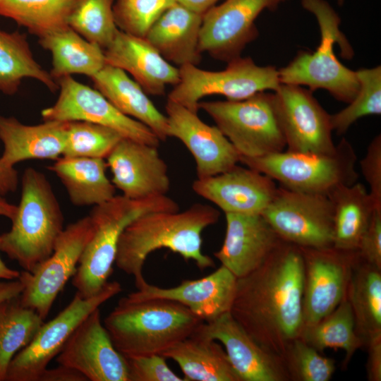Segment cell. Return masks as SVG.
Wrapping results in <instances>:
<instances>
[{"label": "cell", "instance_id": "obj_1", "mask_svg": "<svg viewBox=\"0 0 381 381\" xmlns=\"http://www.w3.org/2000/svg\"><path fill=\"white\" fill-rule=\"evenodd\" d=\"M301 249L282 241L266 260L237 278L230 314L262 348L283 358L303 328Z\"/></svg>", "mask_w": 381, "mask_h": 381}, {"label": "cell", "instance_id": "obj_2", "mask_svg": "<svg viewBox=\"0 0 381 381\" xmlns=\"http://www.w3.org/2000/svg\"><path fill=\"white\" fill-rule=\"evenodd\" d=\"M219 211L209 205L195 203L183 211H157L142 214L122 232L114 264L132 275L136 287L146 280L143 267L153 251L167 248L193 260L201 270L214 267L213 259L202 250V233L216 224Z\"/></svg>", "mask_w": 381, "mask_h": 381}, {"label": "cell", "instance_id": "obj_3", "mask_svg": "<svg viewBox=\"0 0 381 381\" xmlns=\"http://www.w3.org/2000/svg\"><path fill=\"white\" fill-rule=\"evenodd\" d=\"M203 322L171 300L133 301L124 296L103 324L116 349L125 357H135L162 355Z\"/></svg>", "mask_w": 381, "mask_h": 381}, {"label": "cell", "instance_id": "obj_4", "mask_svg": "<svg viewBox=\"0 0 381 381\" xmlns=\"http://www.w3.org/2000/svg\"><path fill=\"white\" fill-rule=\"evenodd\" d=\"M21 197L11 229L1 235V251L32 272L53 252L64 217L49 181L33 167L25 169Z\"/></svg>", "mask_w": 381, "mask_h": 381}, {"label": "cell", "instance_id": "obj_5", "mask_svg": "<svg viewBox=\"0 0 381 381\" xmlns=\"http://www.w3.org/2000/svg\"><path fill=\"white\" fill-rule=\"evenodd\" d=\"M304 9L313 13L320 30V43L315 52L301 50L284 67L278 70L281 84L305 85L311 92L327 90L334 99L349 104L358 92L356 71L343 65L335 56L334 44L341 55L351 59L353 50L339 29L341 19L325 0H301Z\"/></svg>", "mask_w": 381, "mask_h": 381}, {"label": "cell", "instance_id": "obj_6", "mask_svg": "<svg viewBox=\"0 0 381 381\" xmlns=\"http://www.w3.org/2000/svg\"><path fill=\"white\" fill-rule=\"evenodd\" d=\"M179 210L178 203L167 195L143 200L115 195L93 206L89 214L92 234L72 279L76 292L89 298L107 283L113 272L120 236L133 220L148 212Z\"/></svg>", "mask_w": 381, "mask_h": 381}, {"label": "cell", "instance_id": "obj_7", "mask_svg": "<svg viewBox=\"0 0 381 381\" xmlns=\"http://www.w3.org/2000/svg\"><path fill=\"white\" fill-rule=\"evenodd\" d=\"M356 154L346 139L328 154L282 151L258 157H240V162L257 170L282 187L328 195L336 188L357 181Z\"/></svg>", "mask_w": 381, "mask_h": 381}, {"label": "cell", "instance_id": "obj_8", "mask_svg": "<svg viewBox=\"0 0 381 381\" xmlns=\"http://www.w3.org/2000/svg\"><path fill=\"white\" fill-rule=\"evenodd\" d=\"M240 157H258L284 151L286 142L274 107L273 92L240 101L200 102Z\"/></svg>", "mask_w": 381, "mask_h": 381}, {"label": "cell", "instance_id": "obj_9", "mask_svg": "<svg viewBox=\"0 0 381 381\" xmlns=\"http://www.w3.org/2000/svg\"><path fill=\"white\" fill-rule=\"evenodd\" d=\"M179 82L168 95V99L197 113L204 97L219 95L226 100L240 101L258 92H274L281 85L275 66H258L250 57L234 59L219 71L184 65L179 67Z\"/></svg>", "mask_w": 381, "mask_h": 381}, {"label": "cell", "instance_id": "obj_10", "mask_svg": "<svg viewBox=\"0 0 381 381\" xmlns=\"http://www.w3.org/2000/svg\"><path fill=\"white\" fill-rule=\"evenodd\" d=\"M122 291L120 283L107 282L95 295L83 298L78 293L54 318L43 323L32 341L11 360L6 381H39L78 325L95 309Z\"/></svg>", "mask_w": 381, "mask_h": 381}, {"label": "cell", "instance_id": "obj_11", "mask_svg": "<svg viewBox=\"0 0 381 381\" xmlns=\"http://www.w3.org/2000/svg\"><path fill=\"white\" fill-rule=\"evenodd\" d=\"M262 215L284 241L301 248L333 247L334 210L328 195L281 186Z\"/></svg>", "mask_w": 381, "mask_h": 381}, {"label": "cell", "instance_id": "obj_12", "mask_svg": "<svg viewBox=\"0 0 381 381\" xmlns=\"http://www.w3.org/2000/svg\"><path fill=\"white\" fill-rule=\"evenodd\" d=\"M92 234L89 215L67 225L58 237L53 252L35 270L20 272L24 288L20 303L44 320L59 294L77 270L80 257Z\"/></svg>", "mask_w": 381, "mask_h": 381}, {"label": "cell", "instance_id": "obj_13", "mask_svg": "<svg viewBox=\"0 0 381 381\" xmlns=\"http://www.w3.org/2000/svg\"><path fill=\"white\" fill-rule=\"evenodd\" d=\"M301 249L304 266L303 328L329 314L344 298L358 255L356 250L344 251L334 247Z\"/></svg>", "mask_w": 381, "mask_h": 381}, {"label": "cell", "instance_id": "obj_14", "mask_svg": "<svg viewBox=\"0 0 381 381\" xmlns=\"http://www.w3.org/2000/svg\"><path fill=\"white\" fill-rule=\"evenodd\" d=\"M59 95L51 107L43 109V121H83L111 128L123 138L158 147L159 139L147 126L118 110L97 90L71 75L57 81Z\"/></svg>", "mask_w": 381, "mask_h": 381}, {"label": "cell", "instance_id": "obj_15", "mask_svg": "<svg viewBox=\"0 0 381 381\" xmlns=\"http://www.w3.org/2000/svg\"><path fill=\"white\" fill-rule=\"evenodd\" d=\"M299 85L281 84L273 92L274 107L284 135L286 151L328 154L336 149L329 114Z\"/></svg>", "mask_w": 381, "mask_h": 381}, {"label": "cell", "instance_id": "obj_16", "mask_svg": "<svg viewBox=\"0 0 381 381\" xmlns=\"http://www.w3.org/2000/svg\"><path fill=\"white\" fill-rule=\"evenodd\" d=\"M289 0H224L203 14L199 38L201 53L229 62L241 56L246 45L255 40V21L265 9L276 11Z\"/></svg>", "mask_w": 381, "mask_h": 381}, {"label": "cell", "instance_id": "obj_17", "mask_svg": "<svg viewBox=\"0 0 381 381\" xmlns=\"http://www.w3.org/2000/svg\"><path fill=\"white\" fill-rule=\"evenodd\" d=\"M56 361L87 380L130 381L126 358L114 346L102 322L99 308L78 325Z\"/></svg>", "mask_w": 381, "mask_h": 381}, {"label": "cell", "instance_id": "obj_18", "mask_svg": "<svg viewBox=\"0 0 381 381\" xmlns=\"http://www.w3.org/2000/svg\"><path fill=\"white\" fill-rule=\"evenodd\" d=\"M165 110L169 136L180 140L191 153L198 179L221 174L240 162V155L228 138L197 112L168 99Z\"/></svg>", "mask_w": 381, "mask_h": 381}, {"label": "cell", "instance_id": "obj_19", "mask_svg": "<svg viewBox=\"0 0 381 381\" xmlns=\"http://www.w3.org/2000/svg\"><path fill=\"white\" fill-rule=\"evenodd\" d=\"M106 159L112 183L128 198L159 197L170 190L168 167L156 146L123 138Z\"/></svg>", "mask_w": 381, "mask_h": 381}, {"label": "cell", "instance_id": "obj_20", "mask_svg": "<svg viewBox=\"0 0 381 381\" xmlns=\"http://www.w3.org/2000/svg\"><path fill=\"white\" fill-rule=\"evenodd\" d=\"M195 334L219 341L241 381H289L283 358L256 342L229 312L203 322Z\"/></svg>", "mask_w": 381, "mask_h": 381}, {"label": "cell", "instance_id": "obj_21", "mask_svg": "<svg viewBox=\"0 0 381 381\" xmlns=\"http://www.w3.org/2000/svg\"><path fill=\"white\" fill-rule=\"evenodd\" d=\"M192 188L225 214H262L278 187L268 176L236 164L221 174L197 178Z\"/></svg>", "mask_w": 381, "mask_h": 381}, {"label": "cell", "instance_id": "obj_22", "mask_svg": "<svg viewBox=\"0 0 381 381\" xmlns=\"http://www.w3.org/2000/svg\"><path fill=\"white\" fill-rule=\"evenodd\" d=\"M237 278L221 265L214 272L200 279L183 280L179 285L163 288L146 281L128 294L133 301L164 298L177 302L204 322H210L230 311L235 295Z\"/></svg>", "mask_w": 381, "mask_h": 381}, {"label": "cell", "instance_id": "obj_23", "mask_svg": "<svg viewBox=\"0 0 381 381\" xmlns=\"http://www.w3.org/2000/svg\"><path fill=\"white\" fill-rule=\"evenodd\" d=\"M225 216V237L214 256L240 278L259 267L282 240L262 214Z\"/></svg>", "mask_w": 381, "mask_h": 381}, {"label": "cell", "instance_id": "obj_24", "mask_svg": "<svg viewBox=\"0 0 381 381\" xmlns=\"http://www.w3.org/2000/svg\"><path fill=\"white\" fill-rule=\"evenodd\" d=\"M104 54L106 64L130 73L147 95H163L167 85L179 82V68L165 60L145 37L118 30Z\"/></svg>", "mask_w": 381, "mask_h": 381}, {"label": "cell", "instance_id": "obj_25", "mask_svg": "<svg viewBox=\"0 0 381 381\" xmlns=\"http://www.w3.org/2000/svg\"><path fill=\"white\" fill-rule=\"evenodd\" d=\"M66 127V121L26 125L15 117L0 115V140L4 145L0 158L13 166L28 159L56 160L64 153Z\"/></svg>", "mask_w": 381, "mask_h": 381}, {"label": "cell", "instance_id": "obj_26", "mask_svg": "<svg viewBox=\"0 0 381 381\" xmlns=\"http://www.w3.org/2000/svg\"><path fill=\"white\" fill-rule=\"evenodd\" d=\"M202 16L176 2L153 23L145 38L168 62L179 67L197 66L201 61L199 38Z\"/></svg>", "mask_w": 381, "mask_h": 381}, {"label": "cell", "instance_id": "obj_27", "mask_svg": "<svg viewBox=\"0 0 381 381\" xmlns=\"http://www.w3.org/2000/svg\"><path fill=\"white\" fill-rule=\"evenodd\" d=\"M91 78L95 89L121 113L147 126L160 141L169 137L167 116L124 71L106 64Z\"/></svg>", "mask_w": 381, "mask_h": 381}, {"label": "cell", "instance_id": "obj_28", "mask_svg": "<svg viewBox=\"0 0 381 381\" xmlns=\"http://www.w3.org/2000/svg\"><path fill=\"white\" fill-rule=\"evenodd\" d=\"M105 159L61 156L47 167L59 179L75 206L97 205L115 195L116 188L107 176Z\"/></svg>", "mask_w": 381, "mask_h": 381}, {"label": "cell", "instance_id": "obj_29", "mask_svg": "<svg viewBox=\"0 0 381 381\" xmlns=\"http://www.w3.org/2000/svg\"><path fill=\"white\" fill-rule=\"evenodd\" d=\"M162 356L177 363L186 381H241L222 346L195 333Z\"/></svg>", "mask_w": 381, "mask_h": 381}, {"label": "cell", "instance_id": "obj_30", "mask_svg": "<svg viewBox=\"0 0 381 381\" xmlns=\"http://www.w3.org/2000/svg\"><path fill=\"white\" fill-rule=\"evenodd\" d=\"M328 196L334 210L333 247L344 251H356L378 208L365 186L360 183L341 186Z\"/></svg>", "mask_w": 381, "mask_h": 381}, {"label": "cell", "instance_id": "obj_31", "mask_svg": "<svg viewBox=\"0 0 381 381\" xmlns=\"http://www.w3.org/2000/svg\"><path fill=\"white\" fill-rule=\"evenodd\" d=\"M39 44L52 54L49 73L56 81L72 74L91 78L106 65L104 50L69 25L40 37Z\"/></svg>", "mask_w": 381, "mask_h": 381}, {"label": "cell", "instance_id": "obj_32", "mask_svg": "<svg viewBox=\"0 0 381 381\" xmlns=\"http://www.w3.org/2000/svg\"><path fill=\"white\" fill-rule=\"evenodd\" d=\"M346 298L352 309L355 330L363 346L381 338V270L358 256L352 270Z\"/></svg>", "mask_w": 381, "mask_h": 381}, {"label": "cell", "instance_id": "obj_33", "mask_svg": "<svg viewBox=\"0 0 381 381\" xmlns=\"http://www.w3.org/2000/svg\"><path fill=\"white\" fill-rule=\"evenodd\" d=\"M27 78L37 80L52 92L59 89L57 82L35 61L26 35L0 29V91L14 95Z\"/></svg>", "mask_w": 381, "mask_h": 381}, {"label": "cell", "instance_id": "obj_34", "mask_svg": "<svg viewBox=\"0 0 381 381\" xmlns=\"http://www.w3.org/2000/svg\"><path fill=\"white\" fill-rule=\"evenodd\" d=\"M44 320L24 306L19 296L0 303V381H6L8 365L35 337Z\"/></svg>", "mask_w": 381, "mask_h": 381}, {"label": "cell", "instance_id": "obj_35", "mask_svg": "<svg viewBox=\"0 0 381 381\" xmlns=\"http://www.w3.org/2000/svg\"><path fill=\"white\" fill-rule=\"evenodd\" d=\"M78 0H0V16L14 20L39 38L68 26Z\"/></svg>", "mask_w": 381, "mask_h": 381}, {"label": "cell", "instance_id": "obj_36", "mask_svg": "<svg viewBox=\"0 0 381 381\" xmlns=\"http://www.w3.org/2000/svg\"><path fill=\"white\" fill-rule=\"evenodd\" d=\"M299 337L321 353L328 348L344 351L343 367L363 346L355 330L353 315L346 295L332 312L314 325L303 327Z\"/></svg>", "mask_w": 381, "mask_h": 381}, {"label": "cell", "instance_id": "obj_37", "mask_svg": "<svg viewBox=\"0 0 381 381\" xmlns=\"http://www.w3.org/2000/svg\"><path fill=\"white\" fill-rule=\"evenodd\" d=\"M114 1L78 0L68 17V25L104 50L119 30L113 13Z\"/></svg>", "mask_w": 381, "mask_h": 381}, {"label": "cell", "instance_id": "obj_38", "mask_svg": "<svg viewBox=\"0 0 381 381\" xmlns=\"http://www.w3.org/2000/svg\"><path fill=\"white\" fill-rule=\"evenodd\" d=\"M123 138L116 131L97 123L66 121L64 157L106 159Z\"/></svg>", "mask_w": 381, "mask_h": 381}, {"label": "cell", "instance_id": "obj_39", "mask_svg": "<svg viewBox=\"0 0 381 381\" xmlns=\"http://www.w3.org/2000/svg\"><path fill=\"white\" fill-rule=\"evenodd\" d=\"M356 71L360 83L358 92L347 107L330 115L332 130L338 135L346 133L363 116L381 114V66Z\"/></svg>", "mask_w": 381, "mask_h": 381}, {"label": "cell", "instance_id": "obj_40", "mask_svg": "<svg viewBox=\"0 0 381 381\" xmlns=\"http://www.w3.org/2000/svg\"><path fill=\"white\" fill-rule=\"evenodd\" d=\"M283 360L290 380L328 381L335 371L334 359L324 356L300 337L289 343Z\"/></svg>", "mask_w": 381, "mask_h": 381}, {"label": "cell", "instance_id": "obj_41", "mask_svg": "<svg viewBox=\"0 0 381 381\" xmlns=\"http://www.w3.org/2000/svg\"><path fill=\"white\" fill-rule=\"evenodd\" d=\"M176 0H116L113 13L119 30L145 37L160 16Z\"/></svg>", "mask_w": 381, "mask_h": 381}, {"label": "cell", "instance_id": "obj_42", "mask_svg": "<svg viewBox=\"0 0 381 381\" xmlns=\"http://www.w3.org/2000/svg\"><path fill=\"white\" fill-rule=\"evenodd\" d=\"M126 358L130 381H186L169 368L162 355Z\"/></svg>", "mask_w": 381, "mask_h": 381}, {"label": "cell", "instance_id": "obj_43", "mask_svg": "<svg viewBox=\"0 0 381 381\" xmlns=\"http://www.w3.org/2000/svg\"><path fill=\"white\" fill-rule=\"evenodd\" d=\"M361 170L369 185V193L381 209V135L375 137L360 162Z\"/></svg>", "mask_w": 381, "mask_h": 381}, {"label": "cell", "instance_id": "obj_44", "mask_svg": "<svg viewBox=\"0 0 381 381\" xmlns=\"http://www.w3.org/2000/svg\"><path fill=\"white\" fill-rule=\"evenodd\" d=\"M356 252L361 260L381 270V210H375Z\"/></svg>", "mask_w": 381, "mask_h": 381}, {"label": "cell", "instance_id": "obj_45", "mask_svg": "<svg viewBox=\"0 0 381 381\" xmlns=\"http://www.w3.org/2000/svg\"><path fill=\"white\" fill-rule=\"evenodd\" d=\"M367 377L370 381L381 380V338L370 341L366 346Z\"/></svg>", "mask_w": 381, "mask_h": 381}, {"label": "cell", "instance_id": "obj_46", "mask_svg": "<svg viewBox=\"0 0 381 381\" xmlns=\"http://www.w3.org/2000/svg\"><path fill=\"white\" fill-rule=\"evenodd\" d=\"M18 184V174L13 165L0 158V199L15 192Z\"/></svg>", "mask_w": 381, "mask_h": 381}, {"label": "cell", "instance_id": "obj_47", "mask_svg": "<svg viewBox=\"0 0 381 381\" xmlns=\"http://www.w3.org/2000/svg\"><path fill=\"white\" fill-rule=\"evenodd\" d=\"M87 378L78 371L59 365L54 368H47L39 381H87Z\"/></svg>", "mask_w": 381, "mask_h": 381}, {"label": "cell", "instance_id": "obj_48", "mask_svg": "<svg viewBox=\"0 0 381 381\" xmlns=\"http://www.w3.org/2000/svg\"><path fill=\"white\" fill-rule=\"evenodd\" d=\"M24 288L20 279L0 281V303L14 297L19 296Z\"/></svg>", "mask_w": 381, "mask_h": 381}, {"label": "cell", "instance_id": "obj_49", "mask_svg": "<svg viewBox=\"0 0 381 381\" xmlns=\"http://www.w3.org/2000/svg\"><path fill=\"white\" fill-rule=\"evenodd\" d=\"M219 1L220 0H176V2L195 13L203 15L216 6Z\"/></svg>", "mask_w": 381, "mask_h": 381}, {"label": "cell", "instance_id": "obj_50", "mask_svg": "<svg viewBox=\"0 0 381 381\" xmlns=\"http://www.w3.org/2000/svg\"><path fill=\"white\" fill-rule=\"evenodd\" d=\"M1 246V235H0ZM1 251V249H0ZM20 272L8 267L2 260L0 256V281L1 280H14L19 278Z\"/></svg>", "mask_w": 381, "mask_h": 381}, {"label": "cell", "instance_id": "obj_51", "mask_svg": "<svg viewBox=\"0 0 381 381\" xmlns=\"http://www.w3.org/2000/svg\"><path fill=\"white\" fill-rule=\"evenodd\" d=\"M16 210L17 206L8 202L4 198L0 199V216L6 217L12 220Z\"/></svg>", "mask_w": 381, "mask_h": 381}, {"label": "cell", "instance_id": "obj_52", "mask_svg": "<svg viewBox=\"0 0 381 381\" xmlns=\"http://www.w3.org/2000/svg\"><path fill=\"white\" fill-rule=\"evenodd\" d=\"M344 0H337L338 5L341 6L344 4Z\"/></svg>", "mask_w": 381, "mask_h": 381}]
</instances>
